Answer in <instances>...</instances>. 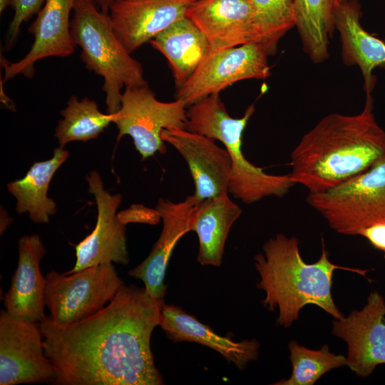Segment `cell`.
I'll return each instance as SVG.
<instances>
[{
    "label": "cell",
    "mask_w": 385,
    "mask_h": 385,
    "mask_svg": "<svg viewBox=\"0 0 385 385\" xmlns=\"http://www.w3.org/2000/svg\"><path fill=\"white\" fill-rule=\"evenodd\" d=\"M68 157V150L58 147L51 159L35 162L24 178L8 183L9 192L16 198L18 213L28 212L36 223L50 221V217L56 212V203L47 195L49 184Z\"/></svg>",
    "instance_id": "603a6c76"
},
{
    "label": "cell",
    "mask_w": 385,
    "mask_h": 385,
    "mask_svg": "<svg viewBox=\"0 0 385 385\" xmlns=\"http://www.w3.org/2000/svg\"><path fill=\"white\" fill-rule=\"evenodd\" d=\"M262 250L254 257L260 277L257 286L265 292L264 307L270 311L277 308V323L284 327H290L307 304L320 307L335 319L343 317L332 294L334 270H349L363 276L368 271L333 264L324 240L319 259L311 264L303 260L296 237L277 234L265 243Z\"/></svg>",
    "instance_id": "3957f363"
},
{
    "label": "cell",
    "mask_w": 385,
    "mask_h": 385,
    "mask_svg": "<svg viewBox=\"0 0 385 385\" xmlns=\"http://www.w3.org/2000/svg\"><path fill=\"white\" fill-rule=\"evenodd\" d=\"M71 34L86 68L103 79L108 113L120 110L123 87L148 85L141 63L131 56L115 34L108 14L93 0H75Z\"/></svg>",
    "instance_id": "5b68a950"
},
{
    "label": "cell",
    "mask_w": 385,
    "mask_h": 385,
    "mask_svg": "<svg viewBox=\"0 0 385 385\" xmlns=\"http://www.w3.org/2000/svg\"><path fill=\"white\" fill-rule=\"evenodd\" d=\"M124 284L113 263L72 273L52 270L46 276V306L57 325L72 324L102 309Z\"/></svg>",
    "instance_id": "52a82bcc"
},
{
    "label": "cell",
    "mask_w": 385,
    "mask_h": 385,
    "mask_svg": "<svg viewBox=\"0 0 385 385\" xmlns=\"http://www.w3.org/2000/svg\"><path fill=\"white\" fill-rule=\"evenodd\" d=\"M357 235L366 238L375 249L384 253L385 259V222H379L361 229Z\"/></svg>",
    "instance_id": "f1b7e54d"
},
{
    "label": "cell",
    "mask_w": 385,
    "mask_h": 385,
    "mask_svg": "<svg viewBox=\"0 0 385 385\" xmlns=\"http://www.w3.org/2000/svg\"><path fill=\"white\" fill-rule=\"evenodd\" d=\"M115 0H96L103 12L107 13L110 4Z\"/></svg>",
    "instance_id": "f546056e"
},
{
    "label": "cell",
    "mask_w": 385,
    "mask_h": 385,
    "mask_svg": "<svg viewBox=\"0 0 385 385\" xmlns=\"http://www.w3.org/2000/svg\"><path fill=\"white\" fill-rule=\"evenodd\" d=\"M197 204L192 195L179 202L165 198L158 202L155 210L163 220L160 235L148 257L128 272L130 276L143 282L147 293L155 299L164 301V281L170 258L178 242L190 232V216Z\"/></svg>",
    "instance_id": "e0dca14e"
},
{
    "label": "cell",
    "mask_w": 385,
    "mask_h": 385,
    "mask_svg": "<svg viewBox=\"0 0 385 385\" xmlns=\"http://www.w3.org/2000/svg\"><path fill=\"white\" fill-rule=\"evenodd\" d=\"M307 202L339 234L357 235L385 222V158L331 189L309 193Z\"/></svg>",
    "instance_id": "8992f818"
},
{
    "label": "cell",
    "mask_w": 385,
    "mask_h": 385,
    "mask_svg": "<svg viewBox=\"0 0 385 385\" xmlns=\"http://www.w3.org/2000/svg\"><path fill=\"white\" fill-rule=\"evenodd\" d=\"M335 1H336L337 4H339L342 3L343 1H344L346 0H335Z\"/></svg>",
    "instance_id": "1f68e13d"
},
{
    "label": "cell",
    "mask_w": 385,
    "mask_h": 385,
    "mask_svg": "<svg viewBox=\"0 0 385 385\" xmlns=\"http://www.w3.org/2000/svg\"><path fill=\"white\" fill-rule=\"evenodd\" d=\"M150 43L168 60L177 90L188 81L211 51L205 36L187 16L172 24Z\"/></svg>",
    "instance_id": "7402d4cb"
},
{
    "label": "cell",
    "mask_w": 385,
    "mask_h": 385,
    "mask_svg": "<svg viewBox=\"0 0 385 385\" xmlns=\"http://www.w3.org/2000/svg\"><path fill=\"white\" fill-rule=\"evenodd\" d=\"M269 56L258 42L212 51L177 90L176 98L183 100L188 107L238 81L267 78L271 74Z\"/></svg>",
    "instance_id": "9c48e42d"
},
{
    "label": "cell",
    "mask_w": 385,
    "mask_h": 385,
    "mask_svg": "<svg viewBox=\"0 0 385 385\" xmlns=\"http://www.w3.org/2000/svg\"><path fill=\"white\" fill-rule=\"evenodd\" d=\"M86 181L89 192L95 197L97 222L91 233L76 245V263L66 273L101 264L129 262L125 223L117 214L121 195H111L106 190L101 175L96 170L86 175Z\"/></svg>",
    "instance_id": "8fae6325"
},
{
    "label": "cell",
    "mask_w": 385,
    "mask_h": 385,
    "mask_svg": "<svg viewBox=\"0 0 385 385\" xmlns=\"http://www.w3.org/2000/svg\"><path fill=\"white\" fill-rule=\"evenodd\" d=\"M337 6L335 0H294L295 26L302 48L314 63L329 58Z\"/></svg>",
    "instance_id": "cb8c5ba5"
},
{
    "label": "cell",
    "mask_w": 385,
    "mask_h": 385,
    "mask_svg": "<svg viewBox=\"0 0 385 385\" xmlns=\"http://www.w3.org/2000/svg\"><path fill=\"white\" fill-rule=\"evenodd\" d=\"M361 16L359 0H346L337 6L335 29L340 36L343 63L359 68L369 95L376 85L374 69L385 65V43L362 27Z\"/></svg>",
    "instance_id": "ffe728a7"
},
{
    "label": "cell",
    "mask_w": 385,
    "mask_h": 385,
    "mask_svg": "<svg viewBox=\"0 0 385 385\" xmlns=\"http://www.w3.org/2000/svg\"><path fill=\"white\" fill-rule=\"evenodd\" d=\"M186 16L205 36L211 51L258 42L250 0H197L188 8Z\"/></svg>",
    "instance_id": "2e32d148"
},
{
    "label": "cell",
    "mask_w": 385,
    "mask_h": 385,
    "mask_svg": "<svg viewBox=\"0 0 385 385\" xmlns=\"http://www.w3.org/2000/svg\"><path fill=\"white\" fill-rule=\"evenodd\" d=\"M192 0H115L108 11L113 29L129 53L186 16Z\"/></svg>",
    "instance_id": "9a60e30c"
},
{
    "label": "cell",
    "mask_w": 385,
    "mask_h": 385,
    "mask_svg": "<svg viewBox=\"0 0 385 385\" xmlns=\"http://www.w3.org/2000/svg\"><path fill=\"white\" fill-rule=\"evenodd\" d=\"M63 117L55 129L54 136L60 148L71 141L86 142L97 138L111 123L115 113H103L95 101L88 98L79 100L73 95L67 106L60 111Z\"/></svg>",
    "instance_id": "d4e9b609"
},
{
    "label": "cell",
    "mask_w": 385,
    "mask_h": 385,
    "mask_svg": "<svg viewBox=\"0 0 385 385\" xmlns=\"http://www.w3.org/2000/svg\"><path fill=\"white\" fill-rule=\"evenodd\" d=\"M255 13L259 40L269 55L275 54L279 41L295 26L294 0H250Z\"/></svg>",
    "instance_id": "4316f807"
},
{
    "label": "cell",
    "mask_w": 385,
    "mask_h": 385,
    "mask_svg": "<svg viewBox=\"0 0 385 385\" xmlns=\"http://www.w3.org/2000/svg\"><path fill=\"white\" fill-rule=\"evenodd\" d=\"M164 301L125 285L102 309L81 321L39 323L58 385H162L150 348Z\"/></svg>",
    "instance_id": "6da1fadb"
},
{
    "label": "cell",
    "mask_w": 385,
    "mask_h": 385,
    "mask_svg": "<svg viewBox=\"0 0 385 385\" xmlns=\"http://www.w3.org/2000/svg\"><path fill=\"white\" fill-rule=\"evenodd\" d=\"M192 1H197V0H192Z\"/></svg>",
    "instance_id": "d6a6232c"
},
{
    "label": "cell",
    "mask_w": 385,
    "mask_h": 385,
    "mask_svg": "<svg viewBox=\"0 0 385 385\" xmlns=\"http://www.w3.org/2000/svg\"><path fill=\"white\" fill-rule=\"evenodd\" d=\"M46 0H12L11 6L14 16L11 21L6 33V46L9 48L16 40L20 29L24 22L42 8Z\"/></svg>",
    "instance_id": "83f0119b"
},
{
    "label": "cell",
    "mask_w": 385,
    "mask_h": 385,
    "mask_svg": "<svg viewBox=\"0 0 385 385\" xmlns=\"http://www.w3.org/2000/svg\"><path fill=\"white\" fill-rule=\"evenodd\" d=\"M371 94L356 115L331 113L305 133L291 153L295 184L309 193L331 189L385 158V130L377 123Z\"/></svg>",
    "instance_id": "7a4b0ae2"
},
{
    "label": "cell",
    "mask_w": 385,
    "mask_h": 385,
    "mask_svg": "<svg viewBox=\"0 0 385 385\" xmlns=\"http://www.w3.org/2000/svg\"><path fill=\"white\" fill-rule=\"evenodd\" d=\"M288 349L292 365V374L288 379L274 384L275 385H313L327 372L347 364L346 357L331 352L327 345L313 350L292 341Z\"/></svg>",
    "instance_id": "484cf974"
},
{
    "label": "cell",
    "mask_w": 385,
    "mask_h": 385,
    "mask_svg": "<svg viewBox=\"0 0 385 385\" xmlns=\"http://www.w3.org/2000/svg\"><path fill=\"white\" fill-rule=\"evenodd\" d=\"M187 106L183 100L160 101L148 85L125 87L113 120L118 130L117 140L130 136L143 160L156 153H165L162 132L187 129Z\"/></svg>",
    "instance_id": "ba28073f"
},
{
    "label": "cell",
    "mask_w": 385,
    "mask_h": 385,
    "mask_svg": "<svg viewBox=\"0 0 385 385\" xmlns=\"http://www.w3.org/2000/svg\"><path fill=\"white\" fill-rule=\"evenodd\" d=\"M159 326L173 342H195L207 346L240 369H244L258 357L260 343L257 340L235 342L219 335L176 305H163Z\"/></svg>",
    "instance_id": "d6986e66"
},
{
    "label": "cell",
    "mask_w": 385,
    "mask_h": 385,
    "mask_svg": "<svg viewBox=\"0 0 385 385\" xmlns=\"http://www.w3.org/2000/svg\"><path fill=\"white\" fill-rule=\"evenodd\" d=\"M75 0H46L29 28L34 37L29 51L20 60L10 62L1 57L4 82L18 75L32 78L35 63L48 57H66L76 45L71 34L70 15Z\"/></svg>",
    "instance_id": "5bb4252c"
},
{
    "label": "cell",
    "mask_w": 385,
    "mask_h": 385,
    "mask_svg": "<svg viewBox=\"0 0 385 385\" xmlns=\"http://www.w3.org/2000/svg\"><path fill=\"white\" fill-rule=\"evenodd\" d=\"M242 209L228 194L197 203L190 216L189 230L198 237L197 257L201 265L219 267L222 264L226 240Z\"/></svg>",
    "instance_id": "44dd1931"
},
{
    "label": "cell",
    "mask_w": 385,
    "mask_h": 385,
    "mask_svg": "<svg viewBox=\"0 0 385 385\" xmlns=\"http://www.w3.org/2000/svg\"><path fill=\"white\" fill-rule=\"evenodd\" d=\"M255 112L249 106L241 118L231 117L220 93L210 94L188 107L187 129L220 141L232 159L229 192L245 204H252L265 197L285 195L294 185L289 173L267 174L254 165L242 151L245 127Z\"/></svg>",
    "instance_id": "277c9868"
},
{
    "label": "cell",
    "mask_w": 385,
    "mask_h": 385,
    "mask_svg": "<svg viewBox=\"0 0 385 385\" xmlns=\"http://www.w3.org/2000/svg\"><path fill=\"white\" fill-rule=\"evenodd\" d=\"M161 137L188 164L195 184L192 195L197 203L228 194L232 159L225 148L218 146L210 138L187 129L164 130Z\"/></svg>",
    "instance_id": "4fadbf2b"
},
{
    "label": "cell",
    "mask_w": 385,
    "mask_h": 385,
    "mask_svg": "<svg viewBox=\"0 0 385 385\" xmlns=\"http://www.w3.org/2000/svg\"><path fill=\"white\" fill-rule=\"evenodd\" d=\"M332 333L346 343V366L358 376H369L385 364L384 298L371 292L361 309L333 321Z\"/></svg>",
    "instance_id": "7c38bea8"
},
{
    "label": "cell",
    "mask_w": 385,
    "mask_h": 385,
    "mask_svg": "<svg viewBox=\"0 0 385 385\" xmlns=\"http://www.w3.org/2000/svg\"><path fill=\"white\" fill-rule=\"evenodd\" d=\"M12 0H0V13L6 9L7 6L11 5Z\"/></svg>",
    "instance_id": "4dcf8cb0"
},
{
    "label": "cell",
    "mask_w": 385,
    "mask_h": 385,
    "mask_svg": "<svg viewBox=\"0 0 385 385\" xmlns=\"http://www.w3.org/2000/svg\"><path fill=\"white\" fill-rule=\"evenodd\" d=\"M18 245V265L4 305L11 315L38 323L46 317V277L40 271L46 249L38 235L21 237Z\"/></svg>",
    "instance_id": "ac0fdd59"
},
{
    "label": "cell",
    "mask_w": 385,
    "mask_h": 385,
    "mask_svg": "<svg viewBox=\"0 0 385 385\" xmlns=\"http://www.w3.org/2000/svg\"><path fill=\"white\" fill-rule=\"evenodd\" d=\"M55 371L43 348L39 323L0 314V384L54 381Z\"/></svg>",
    "instance_id": "30bf717a"
}]
</instances>
